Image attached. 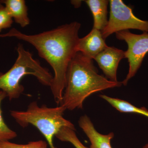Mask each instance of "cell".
I'll use <instances>...</instances> for the list:
<instances>
[{"mask_svg": "<svg viewBox=\"0 0 148 148\" xmlns=\"http://www.w3.org/2000/svg\"><path fill=\"white\" fill-rule=\"evenodd\" d=\"M81 24L74 21L51 31L27 35L13 28L0 38L14 37L34 46L39 55L45 59L54 71L50 86L55 102L60 105L66 86L68 67L76 53Z\"/></svg>", "mask_w": 148, "mask_h": 148, "instance_id": "1", "label": "cell"}, {"mask_svg": "<svg viewBox=\"0 0 148 148\" xmlns=\"http://www.w3.org/2000/svg\"><path fill=\"white\" fill-rule=\"evenodd\" d=\"M122 85V82L112 81L98 74L92 59L77 52L68 67L60 106L71 111L82 109L84 102L91 94Z\"/></svg>", "mask_w": 148, "mask_h": 148, "instance_id": "2", "label": "cell"}, {"mask_svg": "<svg viewBox=\"0 0 148 148\" xmlns=\"http://www.w3.org/2000/svg\"><path fill=\"white\" fill-rule=\"evenodd\" d=\"M16 51L18 57L13 66L5 73H0V90L6 93L10 101L19 98L24 91L20 82L25 76H34L42 84L49 86L53 78L47 69L25 50L23 45L18 44Z\"/></svg>", "mask_w": 148, "mask_h": 148, "instance_id": "3", "label": "cell"}, {"mask_svg": "<svg viewBox=\"0 0 148 148\" xmlns=\"http://www.w3.org/2000/svg\"><path fill=\"white\" fill-rule=\"evenodd\" d=\"M66 108L60 106L53 108L43 105L39 107L37 102L29 104L26 111H11L10 115L23 127L32 124L38 128L47 140L50 148H56L53 138L64 127L75 130L74 125L63 116Z\"/></svg>", "mask_w": 148, "mask_h": 148, "instance_id": "4", "label": "cell"}, {"mask_svg": "<svg viewBox=\"0 0 148 148\" xmlns=\"http://www.w3.org/2000/svg\"><path fill=\"white\" fill-rule=\"evenodd\" d=\"M109 3L110 18L107 26L101 32L104 39L114 33L130 29L148 33V21L136 17L132 8L125 5L121 0H110Z\"/></svg>", "mask_w": 148, "mask_h": 148, "instance_id": "5", "label": "cell"}, {"mask_svg": "<svg viewBox=\"0 0 148 148\" xmlns=\"http://www.w3.org/2000/svg\"><path fill=\"white\" fill-rule=\"evenodd\" d=\"M115 34L117 39L124 41L127 45L125 54L129 63V71L122 82L123 85L126 86L129 80L137 73L148 52V33L143 32L141 34H135L129 30H125Z\"/></svg>", "mask_w": 148, "mask_h": 148, "instance_id": "6", "label": "cell"}, {"mask_svg": "<svg viewBox=\"0 0 148 148\" xmlns=\"http://www.w3.org/2000/svg\"><path fill=\"white\" fill-rule=\"evenodd\" d=\"M125 58V51L114 47L108 46L94 58L106 78L117 82V70L119 62Z\"/></svg>", "mask_w": 148, "mask_h": 148, "instance_id": "7", "label": "cell"}, {"mask_svg": "<svg viewBox=\"0 0 148 148\" xmlns=\"http://www.w3.org/2000/svg\"><path fill=\"white\" fill-rule=\"evenodd\" d=\"M108 46L101 31L93 28L88 34L81 38H79L77 51L88 58L94 59Z\"/></svg>", "mask_w": 148, "mask_h": 148, "instance_id": "8", "label": "cell"}, {"mask_svg": "<svg viewBox=\"0 0 148 148\" xmlns=\"http://www.w3.org/2000/svg\"><path fill=\"white\" fill-rule=\"evenodd\" d=\"M79 125L86 135L90 143V148H112L111 141L114 137L113 132L103 135L97 131L90 119L86 115L80 118Z\"/></svg>", "mask_w": 148, "mask_h": 148, "instance_id": "9", "label": "cell"}, {"mask_svg": "<svg viewBox=\"0 0 148 148\" xmlns=\"http://www.w3.org/2000/svg\"><path fill=\"white\" fill-rule=\"evenodd\" d=\"M0 4L5 6L12 18L21 27L30 24L28 16V8L24 0H1Z\"/></svg>", "mask_w": 148, "mask_h": 148, "instance_id": "10", "label": "cell"}, {"mask_svg": "<svg viewBox=\"0 0 148 148\" xmlns=\"http://www.w3.org/2000/svg\"><path fill=\"white\" fill-rule=\"evenodd\" d=\"M85 2L88 6L93 16V28L101 32L108 24V0H86Z\"/></svg>", "mask_w": 148, "mask_h": 148, "instance_id": "11", "label": "cell"}, {"mask_svg": "<svg viewBox=\"0 0 148 148\" xmlns=\"http://www.w3.org/2000/svg\"><path fill=\"white\" fill-rule=\"evenodd\" d=\"M100 97L121 112L139 114L148 117V110L145 107L138 108L127 101L108 95H101Z\"/></svg>", "mask_w": 148, "mask_h": 148, "instance_id": "12", "label": "cell"}, {"mask_svg": "<svg viewBox=\"0 0 148 148\" xmlns=\"http://www.w3.org/2000/svg\"><path fill=\"white\" fill-rule=\"evenodd\" d=\"M55 137L62 142L71 143L75 148H90L84 146L77 137L75 130L69 127L61 128Z\"/></svg>", "mask_w": 148, "mask_h": 148, "instance_id": "13", "label": "cell"}, {"mask_svg": "<svg viewBox=\"0 0 148 148\" xmlns=\"http://www.w3.org/2000/svg\"><path fill=\"white\" fill-rule=\"evenodd\" d=\"M7 97L6 93L0 90V141H9L17 136L16 132L12 130L4 121L1 109V104L4 99Z\"/></svg>", "mask_w": 148, "mask_h": 148, "instance_id": "14", "label": "cell"}, {"mask_svg": "<svg viewBox=\"0 0 148 148\" xmlns=\"http://www.w3.org/2000/svg\"><path fill=\"white\" fill-rule=\"evenodd\" d=\"M0 148H48V144L43 140L32 141L24 145L15 144L9 141H1Z\"/></svg>", "mask_w": 148, "mask_h": 148, "instance_id": "15", "label": "cell"}, {"mask_svg": "<svg viewBox=\"0 0 148 148\" xmlns=\"http://www.w3.org/2000/svg\"><path fill=\"white\" fill-rule=\"evenodd\" d=\"M13 20L3 5L0 4V32L3 29L10 28Z\"/></svg>", "mask_w": 148, "mask_h": 148, "instance_id": "16", "label": "cell"}, {"mask_svg": "<svg viewBox=\"0 0 148 148\" xmlns=\"http://www.w3.org/2000/svg\"><path fill=\"white\" fill-rule=\"evenodd\" d=\"M82 1H71V3L72 4L75 6V8H77L81 5Z\"/></svg>", "mask_w": 148, "mask_h": 148, "instance_id": "17", "label": "cell"}, {"mask_svg": "<svg viewBox=\"0 0 148 148\" xmlns=\"http://www.w3.org/2000/svg\"><path fill=\"white\" fill-rule=\"evenodd\" d=\"M143 148H148V144H146V145L143 147Z\"/></svg>", "mask_w": 148, "mask_h": 148, "instance_id": "18", "label": "cell"}]
</instances>
